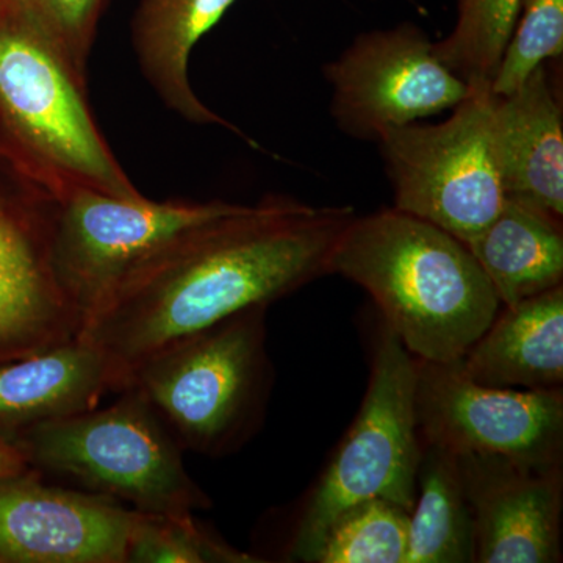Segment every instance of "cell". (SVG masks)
Returning a JSON list of instances; mask_svg holds the SVG:
<instances>
[{"mask_svg":"<svg viewBox=\"0 0 563 563\" xmlns=\"http://www.w3.org/2000/svg\"><path fill=\"white\" fill-rule=\"evenodd\" d=\"M331 274L372 296L417 361H461L501 309L465 243L395 207L355 214L333 252Z\"/></svg>","mask_w":563,"mask_h":563,"instance_id":"2","label":"cell"},{"mask_svg":"<svg viewBox=\"0 0 563 563\" xmlns=\"http://www.w3.org/2000/svg\"><path fill=\"white\" fill-rule=\"evenodd\" d=\"M209 531L195 514L136 512L125 563H258Z\"/></svg>","mask_w":563,"mask_h":563,"instance_id":"22","label":"cell"},{"mask_svg":"<svg viewBox=\"0 0 563 563\" xmlns=\"http://www.w3.org/2000/svg\"><path fill=\"white\" fill-rule=\"evenodd\" d=\"M236 0H140L131 22V40L144 80L163 106L181 120L221 125L258 147L231 121L214 113L192 90L188 65L199 40Z\"/></svg>","mask_w":563,"mask_h":563,"instance_id":"16","label":"cell"},{"mask_svg":"<svg viewBox=\"0 0 563 563\" xmlns=\"http://www.w3.org/2000/svg\"><path fill=\"white\" fill-rule=\"evenodd\" d=\"M488 85L446 121L393 128L376 141L391 181L395 209L431 222L468 244L501 211L506 195L496 154Z\"/></svg>","mask_w":563,"mask_h":563,"instance_id":"7","label":"cell"},{"mask_svg":"<svg viewBox=\"0 0 563 563\" xmlns=\"http://www.w3.org/2000/svg\"><path fill=\"white\" fill-rule=\"evenodd\" d=\"M453 31L433 41L437 55L468 87H490L521 0H454Z\"/></svg>","mask_w":563,"mask_h":563,"instance_id":"20","label":"cell"},{"mask_svg":"<svg viewBox=\"0 0 563 563\" xmlns=\"http://www.w3.org/2000/svg\"><path fill=\"white\" fill-rule=\"evenodd\" d=\"M455 457L472 507L474 562L562 561V463L477 453Z\"/></svg>","mask_w":563,"mask_h":563,"instance_id":"13","label":"cell"},{"mask_svg":"<svg viewBox=\"0 0 563 563\" xmlns=\"http://www.w3.org/2000/svg\"><path fill=\"white\" fill-rule=\"evenodd\" d=\"M474 383L514 390L563 387V285L503 306L459 361Z\"/></svg>","mask_w":563,"mask_h":563,"instance_id":"17","label":"cell"},{"mask_svg":"<svg viewBox=\"0 0 563 563\" xmlns=\"http://www.w3.org/2000/svg\"><path fill=\"white\" fill-rule=\"evenodd\" d=\"M27 468V463L11 444L0 440V476L3 474L20 473Z\"/></svg>","mask_w":563,"mask_h":563,"instance_id":"25","label":"cell"},{"mask_svg":"<svg viewBox=\"0 0 563 563\" xmlns=\"http://www.w3.org/2000/svg\"><path fill=\"white\" fill-rule=\"evenodd\" d=\"M122 374L80 339L0 365V440L43 422L95 409L122 390Z\"/></svg>","mask_w":563,"mask_h":563,"instance_id":"15","label":"cell"},{"mask_svg":"<svg viewBox=\"0 0 563 563\" xmlns=\"http://www.w3.org/2000/svg\"><path fill=\"white\" fill-rule=\"evenodd\" d=\"M562 54L563 0H521L512 33L493 76V95H510L544 62Z\"/></svg>","mask_w":563,"mask_h":563,"instance_id":"23","label":"cell"},{"mask_svg":"<svg viewBox=\"0 0 563 563\" xmlns=\"http://www.w3.org/2000/svg\"><path fill=\"white\" fill-rule=\"evenodd\" d=\"M496 154L510 201L563 217V118L544 65L493 103Z\"/></svg>","mask_w":563,"mask_h":563,"instance_id":"14","label":"cell"},{"mask_svg":"<svg viewBox=\"0 0 563 563\" xmlns=\"http://www.w3.org/2000/svg\"><path fill=\"white\" fill-rule=\"evenodd\" d=\"M7 443L44 476L136 512L187 515L211 507L187 472L185 451L133 387L109 407L33 426Z\"/></svg>","mask_w":563,"mask_h":563,"instance_id":"5","label":"cell"},{"mask_svg":"<svg viewBox=\"0 0 563 563\" xmlns=\"http://www.w3.org/2000/svg\"><path fill=\"white\" fill-rule=\"evenodd\" d=\"M322 73L331 85L333 121L365 141L453 110L470 92L412 22L361 33Z\"/></svg>","mask_w":563,"mask_h":563,"instance_id":"10","label":"cell"},{"mask_svg":"<svg viewBox=\"0 0 563 563\" xmlns=\"http://www.w3.org/2000/svg\"><path fill=\"white\" fill-rule=\"evenodd\" d=\"M355 214L351 206H310L284 195L240 203L136 266L85 318L77 339L101 350L125 384L133 366L162 347L331 274Z\"/></svg>","mask_w":563,"mask_h":563,"instance_id":"1","label":"cell"},{"mask_svg":"<svg viewBox=\"0 0 563 563\" xmlns=\"http://www.w3.org/2000/svg\"><path fill=\"white\" fill-rule=\"evenodd\" d=\"M406 563H474L472 507L457 457L422 443Z\"/></svg>","mask_w":563,"mask_h":563,"instance_id":"19","label":"cell"},{"mask_svg":"<svg viewBox=\"0 0 563 563\" xmlns=\"http://www.w3.org/2000/svg\"><path fill=\"white\" fill-rule=\"evenodd\" d=\"M57 198L0 151V365L77 339L84 314L54 268Z\"/></svg>","mask_w":563,"mask_h":563,"instance_id":"9","label":"cell"},{"mask_svg":"<svg viewBox=\"0 0 563 563\" xmlns=\"http://www.w3.org/2000/svg\"><path fill=\"white\" fill-rule=\"evenodd\" d=\"M266 312L258 306L232 314L129 372L124 388L143 393L181 450L225 457L261 429L274 379Z\"/></svg>","mask_w":563,"mask_h":563,"instance_id":"4","label":"cell"},{"mask_svg":"<svg viewBox=\"0 0 563 563\" xmlns=\"http://www.w3.org/2000/svg\"><path fill=\"white\" fill-rule=\"evenodd\" d=\"M415 388L417 358L380 321L361 410L296 515L287 561L314 563L332 521L365 499H387L412 512L422 450Z\"/></svg>","mask_w":563,"mask_h":563,"instance_id":"6","label":"cell"},{"mask_svg":"<svg viewBox=\"0 0 563 563\" xmlns=\"http://www.w3.org/2000/svg\"><path fill=\"white\" fill-rule=\"evenodd\" d=\"M421 443L453 454H498L536 465L563 461V391L481 385L461 363L417 361Z\"/></svg>","mask_w":563,"mask_h":563,"instance_id":"11","label":"cell"},{"mask_svg":"<svg viewBox=\"0 0 563 563\" xmlns=\"http://www.w3.org/2000/svg\"><path fill=\"white\" fill-rule=\"evenodd\" d=\"M136 510L54 484L36 470L0 476V563H125Z\"/></svg>","mask_w":563,"mask_h":563,"instance_id":"12","label":"cell"},{"mask_svg":"<svg viewBox=\"0 0 563 563\" xmlns=\"http://www.w3.org/2000/svg\"><path fill=\"white\" fill-rule=\"evenodd\" d=\"M501 306L563 285L561 218L506 199L495 220L466 244Z\"/></svg>","mask_w":563,"mask_h":563,"instance_id":"18","label":"cell"},{"mask_svg":"<svg viewBox=\"0 0 563 563\" xmlns=\"http://www.w3.org/2000/svg\"><path fill=\"white\" fill-rule=\"evenodd\" d=\"M410 512L383 498L343 510L329 526L314 563H406Z\"/></svg>","mask_w":563,"mask_h":563,"instance_id":"21","label":"cell"},{"mask_svg":"<svg viewBox=\"0 0 563 563\" xmlns=\"http://www.w3.org/2000/svg\"><path fill=\"white\" fill-rule=\"evenodd\" d=\"M87 77L24 0H0V151L55 198L140 199L96 121Z\"/></svg>","mask_w":563,"mask_h":563,"instance_id":"3","label":"cell"},{"mask_svg":"<svg viewBox=\"0 0 563 563\" xmlns=\"http://www.w3.org/2000/svg\"><path fill=\"white\" fill-rule=\"evenodd\" d=\"M239 206L70 192L57 199L52 244L55 273L85 321L122 279L179 233Z\"/></svg>","mask_w":563,"mask_h":563,"instance_id":"8","label":"cell"},{"mask_svg":"<svg viewBox=\"0 0 563 563\" xmlns=\"http://www.w3.org/2000/svg\"><path fill=\"white\" fill-rule=\"evenodd\" d=\"M74 69L87 77L96 33L109 0H24Z\"/></svg>","mask_w":563,"mask_h":563,"instance_id":"24","label":"cell"}]
</instances>
